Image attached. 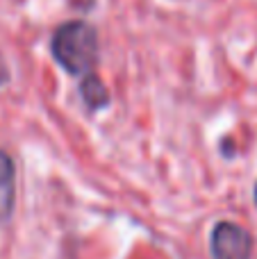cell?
I'll list each match as a JSON object with an SVG mask.
<instances>
[{
    "label": "cell",
    "instance_id": "3957f363",
    "mask_svg": "<svg viewBox=\"0 0 257 259\" xmlns=\"http://www.w3.org/2000/svg\"><path fill=\"white\" fill-rule=\"evenodd\" d=\"M16 205V166L5 150H0V223L7 221Z\"/></svg>",
    "mask_w": 257,
    "mask_h": 259
},
{
    "label": "cell",
    "instance_id": "5b68a950",
    "mask_svg": "<svg viewBox=\"0 0 257 259\" xmlns=\"http://www.w3.org/2000/svg\"><path fill=\"white\" fill-rule=\"evenodd\" d=\"M7 82H9V68L5 64V57L0 55V87H5Z\"/></svg>",
    "mask_w": 257,
    "mask_h": 259
},
{
    "label": "cell",
    "instance_id": "6da1fadb",
    "mask_svg": "<svg viewBox=\"0 0 257 259\" xmlns=\"http://www.w3.org/2000/svg\"><path fill=\"white\" fill-rule=\"evenodd\" d=\"M53 57L71 75H87L98 64V34L84 21L59 25L50 41Z\"/></svg>",
    "mask_w": 257,
    "mask_h": 259
},
{
    "label": "cell",
    "instance_id": "277c9868",
    "mask_svg": "<svg viewBox=\"0 0 257 259\" xmlns=\"http://www.w3.org/2000/svg\"><path fill=\"white\" fill-rule=\"evenodd\" d=\"M80 96H82V100H84L87 109H91V112H98V109L109 105V94L96 73H87V75L82 77Z\"/></svg>",
    "mask_w": 257,
    "mask_h": 259
},
{
    "label": "cell",
    "instance_id": "8992f818",
    "mask_svg": "<svg viewBox=\"0 0 257 259\" xmlns=\"http://www.w3.org/2000/svg\"><path fill=\"white\" fill-rule=\"evenodd\" d=\"M253 200H255V205H257V182H255V191H253Z\"/></svg>",
    "mask_w": 257,
    "mask_h": 259
},
{
    "label": "cell",
    "instance_id": "7a4b0ae2",
    "mask_svg": "<svg viewBox=\"0 0 257 259\" xmlns=\"http://www.w3.org/2000/svg\"><path fill=\"white\" fill-rule=\"evenodd\" d=\"M253 234L239 223L221 221L214 225L209 250L212 259H253Z\"/></svg>",
    "mask_w": 257,
    "mask_h": 259
}]
</instances>
